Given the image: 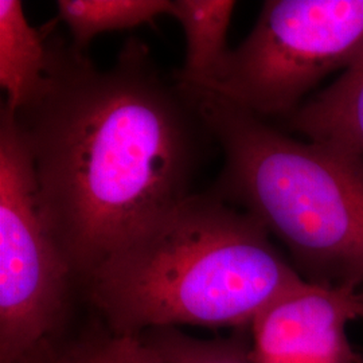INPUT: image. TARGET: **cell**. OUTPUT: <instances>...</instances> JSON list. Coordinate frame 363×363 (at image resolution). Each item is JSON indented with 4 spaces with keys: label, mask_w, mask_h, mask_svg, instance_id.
Listing matches in <instances>:
<instances>
[{
    "label": "cell",
    "mask_w": 363,
    "mask_h": 363,
    "mask_svg": "<svg viewBox=\"0 0 363 363\" xmlns=\"http://www.w3.org/2000/svg\"><path fill=\"white\" fill-rule=\"evenodd\" d=\"M235 1L230 0H172L171 13L182 25L186 38L184 66L174 78L202 85L214 77L232 49L228 30Z\"/></svg>",
    "instance_id": "cell-9"
},
{
    "label": "cell",
    "mask_w": 363,
    "mask_h": 363,
    "mask_svg": "<svg viewBox=\"0 0 363 363\" xmlns=\"http://www.w3.org/2000/svg\"><path fill=\"white\" fill-rule=\"evenodd\" d=\"M50 64L48 35L31 26L22 1L0 0V85L3 106L18 112L40 91Z\"/></svg>",
    "instance_id": "cell-8"
},
{
    "label": "cell",
    "mask_w": 363,
    "mask_h": 363,
    "mask_svg": "<svg viewBox=\"0 0 363 363\" xmlns=\"http://www.w3.org/2000/svg\"><path fill=\"white\" fill-rule=\"evenodd\" d=\"M57 351L54 350L52 347L49 349H43V350L28 354L26 357L18 359L16 362L13 363H50L52 362V357L55 355Z\"/></svg>",
    "instance_id": "cell-13"
},
{
    "label": "cell",
    "mask_w": 363,
    "mask_h": 363,
    "mask_svg": "<svg viewBox=\"0 0 363 363\" xmlns=\"http://www.w3.org/2000/svg\"><path fill=\"white\" fill-rule=\"evenodd\" d=\"M179 84L223 151L213 193L279 238L307 281L363 289V159L296 140L214 91Z\"/></svg>",
    "instance_id": "cell-3"
},
{
    "label": "cell",
    "mask_w": 363,
    "mask_h": 363,
    "mask_svg": "<svg viewBox=\"0 0 363 363\" xmlns=\"http://www.w3.org/2000/svg\"><path fill=\"white\" fill-rule=\"evenodd\" d=\"M363 54V0H269L218 73L196 85L255 116L289 117L323 78Z\"/></svg>",
    "instance_id": "cell-4"
},
{
    "label": "cell",
    "mask_w": 363,
    "mask_h": 363,
    "mask_svg": "<svg viewBox=\"0 0 363 363\" xmlns=\"http://www.w3.org/2000/svg\"><path fill=\"white\" fill-rule=\"evenodd\" d=\"M50 363H166L143 337L112 331L93 334L57 351Z\"/></svg>",
    "instance_id": "cell-12"
},
{
    "label": "cell",
    "mask_w": 363,
    "mask_h": 363,
    "mask_svg": "<svg viewBox=\"0 0 363 363\" xmlns=\"http://www.w3.org/2000/svg\"><path fill=\"white\" fill-rule=\"evenodd\" d=\"M306 279L267 229L211 193L150 220L93 271L84 289L109 331L250 325Z\"/></svg>",
    "instance_id": "cell-2"
},
{
    "label": "cell",
    "mask_w": 363,
    "mask_h": 363,
    "mask_svg": "<svg viewBox=\"0 0 363 363\" xmlns=\"http://www.w3.org/2000/svg\"><path fill=\"white\" fill-rule=\"evenodd\" d=\"M76 283L65 250L42 213L22 130L1 105L0 363L52 347Z\"/></svg>",
    "instance_id": "cell-5"
},
{
    "label": "cell",
    "mask_w": 363,
    "mask_h": 363,
    "mask_svg": "<svg viewBox=\"0 0 363 363\" xmlns=\"http://www.w3.org/2000/svg\"><path fill=\"white\" fill-rule=\"evenodd\" d=\"M363 319V289L304 280L252 322V363H359L347 334Z\"/></svg>",
    "instance_id": "cell-6"
},
{
    "label": "cell",
    "mask_w": 363,
    "mask_h": 363,
    "mask_svg": "<svg viewBox=\"0 0 363 363\" xmlns=\"http://www.w3.org/2000/svg\"><path fill=\"white\" fill-rule=\"evenodd\" d=\"M172 0H60L58 19L72 34V45L85 50L91 39L109 31H123L171 13Z\"/></svg>",
    "instance_id": "cell-10"
},
{
    "label": "cell",
    "mask_w": 363,
    "mask_h": 363,
    "mask_svg": "<svg viewBox=\"0 0 363 363\" xmlns=\"http://www.w3.org/2000/svg\"><path fill=\"white\" fill-rule=\"evenodd\" d=\"M143 337L166 363H252L250 345L242 339H198L177 328L150 331Z\"/></svg>",
    "instance_id": "cell-11"
},
{
    "label": "cell",
    "mask_w": 363,
    "mask_h": 363,
    "mask_svg": "<svg viewBox=\"0 0 363 363\" xmlns=\"http://www.w3.org/2000/svg\"><path fill=\"white\" fill-rule=\"evenodd\" d=\"M288 118V127L308 140L363 159V54L325 91Z\"/></svg>",
    "instance_id": "cell-7"
},
{
    "label": "cell",
    "mask_w": 363,
    "mask_h": 363,
    "mask_svg": "<svg viewBox=\"0 0 363 363\" xmlns=\"http://www.w3.org/2000/svg\"><path fill=\"white\" fill-rule=\"evenodd\" d=\"M11 113L42 213L82 286L132 234L193 194L213 139L181 84L167 81L138 38L106 70L52 39L40 91Z\"/></svg>",
    "instance_id": "cell-1"
}]
</instances>
